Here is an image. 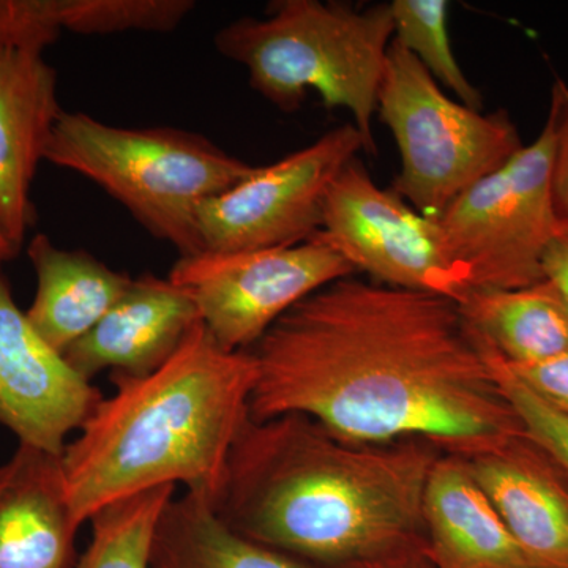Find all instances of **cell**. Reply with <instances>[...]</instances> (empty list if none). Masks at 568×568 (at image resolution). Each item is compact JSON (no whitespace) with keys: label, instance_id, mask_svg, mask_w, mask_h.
I'll return each mask as SVG.
<instances>
[{"label":"cell","instance_id":"obj_1","mask_svg":"<svg viewBox=\"0 0 568 568\" xmlns=\"http://www.w3.org/2000/svg\"><path fill=\"white\" fill-rule=\"evenodd\" d=\"M250 353L252 420L297 414L349 443L417 439L466 459L523 435L457 302L440 295L347 276Z\"/></svg>","mask_w":568,"mask_h":568},{"label":"cell","instance_id":"obj_2","mask_svg":"<svg viewBox=\"0 0 568 568\" xmlns=\"http://www.w3.org/2000/svg\"><path fill=\"white\" fill-rule=\"evenodd\" d=\"M425 440L349 443L312 418L246 422L213 511L235 532L315 568H345L424 538Z\"/></svg>","mask_w":568,"mask_h":568},{"label":"cell","instance_id":"obj_3","mask_svg":"<svg viewBox=\"0 0 568 568\" xmlns=\"http://www.w3.org/2000/svg\"><path fill=\"white\" fill-rule=\"evenodd\" d=\"M256 377L252 353L223 349L203 323L151 375L110 376L114 394L103 396L61 454L78 523L118 500L178 485L211 503L250 420Z\"/></svg>","mask_w":568,"mask_h":568},{"label":"cell","instance_id":"obj_4","mask_svg":"<svg viewBox=\"0 0 568 568\" xmlns=\"http://www.w3.org/2000/svg\"><path fill=\"white\" fill-rule=\"evenodd\" d=\"M395 26L390 3L357 9L323 0H275L263 18H239L213 37L216 51L244 67L253 91L280 111L301 110L315 91L342 108L376 153L373 118Z\"/></svg>","mask_w":568,"mask_h":568},{"label":"cell","instance_id":"obj_5","mask_svg":"<svg viewBox=\"0 0 568 568\" xmlns=\"http://www.w3.org/2000/svg\"><path fill=\"white\" fill-rule=\"evenodd\" d=\"M44 160L89 179L179 256L203 253L201 205L245 181L256 166L203 134L173 129H122L84 112L63 111Z\"/></svg>","mask_w":568,"mask_h":568},{"label":"cell","instance_id":"obj_6","mask_svg":"<svg viewBox=\"0 0 568 568\" xmlns=\"http://www.w3.org/2000/svg\"><path fill=\"white\" fill-rule=\"evenodd\" d=\"M376 112L402 156V170L388 189L429 219H439L459 194L525 145L506 111L481 114L455 102L395 40Z\"/></svg>","mask_w":568,"mask_h":568},{"label":"cell","instance_id":"obj_7","mask_svg":"<svg viewBox=\"0 0 568 568\" xmlns=\"http://www.w3.org/2000/svg\"><path fill=\"white\" fill-rule=\"evenodd\" d=\"M551 126L503 168L459 194L437 219L470 290H517L545 280L544 263L559 233L551 193Z\"/></svg>","mask_w":568,"mask_h":568},{"label":"cell","instance_id":"obj_8","mask_svg":"<svg viewBox=\"0 0 568 568\" xmlns=\"http://www.w3.org/2000/svg\"><path fill=\"white\" fill-rule=\"evenodd\" d=\"M315 237L373 282L457 304L470 291L469 275L448 253L437 219L422 215L390 189H379L357 159L325 194Z\"/></svg>","mask_w":568,"mask_h":568},{"label":"cell","instance_id":"obj_9","mask_svg":"<svg viewBox=\"0 0 568 568\" xmlns=\"http://www.w3.org/2000/svg\"><path fill=\"white\" fill-rule=\"evenodd\" d=\"M354 267L313 237L254 252L179 256L168 278L192 294L201 323L223 349H253L287 312Z\"/></svg>","mask_w":568,"mask_h":568},{"label":"cell","instance_id":"obj_10","mask_svg":"<svg viewBox=\"0 0 568 568\" xmlns=\"http://www.w3.org/2000/svg\"><path fill=\"white\" fill-rule=\"evenodd\" d=\"M365 142L354 123L336 126L205 201L197 211L203 252L283 248L308 242L323 223L325 194Z\"/></svg>","mask_w":568,"mask_h":568},{"label":"cell","instance_id":"obj_11","mask_svg":"<svg viewBox=\"0 0 568 568\" xmlns=\"http://www.w3.org/2000/svg\"><path fill=\"white\" fill-rule=\"evenodd\" d=\"M103 396L41 338L0 274V425L21 446L61 455Z\"/></svg>","mask_w":568,"mask_h":568},{"label":"cell","instance_id":"obj_12","mask_svg":"<svg viewBox=\"0 0 568 568\" xmlns=\"http://www.w3.org/2000/svg\"><path fill=\"white\" fill-rule=\"evenodd\" d=\"M200 323L197 306L185 287L144 274L133 278L121 301L63 357L88 381L103 372L151 375L178 353Z\"/></svg>","mask_w":568,"mask_h":568},{"label":"cell","instance_id":"obj_13","mask_svg":"<svg viewBox=\"0 0 568 568\" xmlns=\"http://www.w3.org/2000/svg\"><path fill=\"white\" fill-rule=\"evenodd\" d=\"M466 462L529 566L568 568V480L551 459L521 435Z\"/></svg>","mask_w":568,"mask_h":568},{"label":"cell","instance_id":"obj_14","mask_svg":"<svg viewBox=\"0 0 568 568\" xmlns=\"http://www.w3.org/2000/svg\"><path fill=\"white\" fill-rule=\"evenodd\" d=\"M62 112L58 71L43 54L0 51V219L20 246L36 223L32 182Z\"/></svg>","mask_w":568,"mask_h":568},{"label":"cell","instance_id":"obj_15","mask_svg":"<svg viewBox=\"0 0 568 568\" xmlns=\"http://www.w3.org/2000/svg\"><path fill=\"white\" fill-rule=\"evenodd\" d=\"M80 528L61 455L20 444L0 465V568H77Z\"/></svg>","mask_w":568,"mask_h":568},{"label":"cell","instance_id":"obj_16","mask_svg":"<svg viewBox=\"0 0 568 568\" xmlns=\"http://www.w3.org/2000/svg\"><path fill=\"white\" fill-rule=\"evenodd\" d=\"M422 526L433 568H532L457 455H440L429 470Z\"/></svg>","mask_w":568,"mask_h":568},{"label":"cell","instance_id":"obj_17","mask_svg":"<svg viewBox=\"0 0 568 568\" xmlns=\"http://www.w3.org/2000/svg\"><path fill=\"white\" fill-rule=\"evenodd\" d=\"M37 291L26 316L41 338L65 353L89 334L132 286L125 272L108 267L85 250H63L37 234L28 246Z\"/></svg>","mask_w":568,"mask_h":568},{"label":"cell","instance_id":"obj_18","mask_svg":"<svg viewBox=\"0 0 568 568\" xmlns=\"http://www.w3.org/2000/svg\"><path fill=\"white\" fill-rule=\"evenodd\" d=\"M458 306L507 364H538L568 351V310L548 280L517 290H470Z\"/></svg>","mask_w":568,"mask_h":568},{"label":"cell","instance_id":"obj_19","mask_svg":"<svg viewBox=\"0 0 568 568\" xmlns=\"http://www.w3.org/2000/svg\"><path fill=\"white\" fill-rule=\"evenodd\" d=\"M149 568H315L235 532L203 496L173 497L153 534Z\"/></svg>","mask_w":568,"mask_h":568},{"label":"cell","instance_id":"obj_20","mask_svg":"<svg viewBox=\"0 0 568 568\" xmlns=\"http://www.w3.org/2000/svg\"><path fill=\"white\" fill-rule=\"evenodd\" d=\"M174 496L173 487L156 488L97 511L77 568H149L153 534Z\"/></svg>","mask_w":568,"mask_h":568},{"label":"cell","instance_id":"obj_21","mask_svg":"<svg viewBox=\"0 0 568 568\" xmlns=\"http://www.w3.org/2000/svg\"><path fill=\"white\" fill-rule=\"evenodd\" d=\"M395 36L425 70L458 97V102L481 111L484 99L470 84L452 51L447 0H394L390 2Z\"/></svg>","mask_w":568,"mask_h":568},{"label":"cell","instance_id":"obj_22","mask_svg":"<svg viewBox=\"0 0 568 568\" xmlns=\"http://www.w3.org/2000/svg\"><path fill=\"white\" fill-rule=\"evenodd\" d=\"M194 9L193 0H62L61 20L63 32L77 36L170 33Z\"/></svg>","mask_w":568,"mask_h":568},{"label":"cell","instance_id":"obj_23","mask_svg":"<svg viewBox=\"0 0 568 568\" xmlns=\"http://www.w3.org/2000/svg\"><path fill=\"white\" fill-rule=\"evenodd\" d=\"M466 325L474 343L484 354L500 394L517 414L523 435L528 437L534 446L540 448L568 480V416L525 386L508 369L495 347L469 324Z\"/></svg>","mask_w":568,"mask_h":568},{"label":"cell","instance_id":"obj_24","mask_svg":"<svg viewBox=\"0 0 568 568\" xmlns=\"http://www.w3.org/2000/svg\"><path fill=\"white\" fill-rule=\"evenodd\" d=\"M61 0H0V51L39 52L62 36Z\"/></svg>","mask_w":568,"mask_h":568},{"label":"cell","instance_id":"obj_25","mask_svg":"<svg viewBox=\"0 0 568 568\" xmlns=\"http://www.w3.org/2000/svg\"><path fill=\"white\" fill-rule=\"evenodd\" d=\"M547 122L552 133L551 193L559 233L568 234V84L556 81Z\"/></svg>","mask_w":568,"mask_h":568},{"label":"cell","instance_id":"obj_26","mask_svg":"<svg viewBox=\"0 0 568 568\" xmlns=\"http://www.w3.org/2000/svg\"><path fill=\"white\" fill-rule=\"evenodd\" d=\"M506 365L534 394L568 416V351L538 364Z\"/></svg>","mask_w":568,"mask_h":568},{"label":"cell","instance_id":"obj_27","mask_svg":"<svg viewBox=\"0 0 568 568\" xmlns=\"http://www.w3.org/2000/svg\"><path fill=\"white\" fill-rule=\"evenodd\" d=\"M545 280L558 291L568 310V234H560L549 245L544 263Z\"/></svg>","mask_w":568,"mask_h":568},{"label":"cell","instance_id":"obj_28","mask_svg":"<svg viewBox=\"0 0 568 568\" xmlns=\"http://www.w3.org/2000/svg\"><path fill=\"white\" fill-rule=\"evenodd\" d=\"M345 568H433L426 556L425 537L410 547L381 556V558L365 560V562L353 564Z\"/></svg>","mask_w":568,"mask_h":568},{"label":"cell","instance_id":"obj_29","mask_svg":"<svg viewBox=\"0 0 568 568\" xmlns=\"http://www.w3.org/2000/svg\"><path fill=\"white\" fill-rule=\"evenodd\" d=\"M20 250L21 246L10 237L9 231L3 226L2 219H0V263L14 260Z\"/></svg>","mask_w":568,"mask_h":568}]
</instances>
